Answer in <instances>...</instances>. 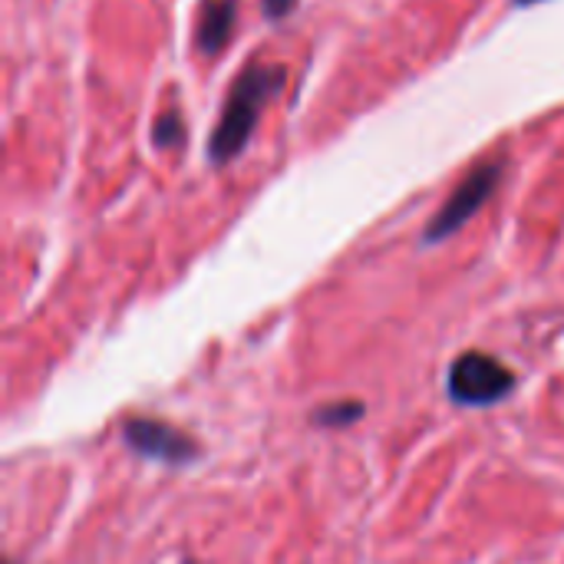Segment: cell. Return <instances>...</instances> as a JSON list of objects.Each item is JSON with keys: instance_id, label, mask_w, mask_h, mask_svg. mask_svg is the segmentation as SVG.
Segmentation results:
<instances>
[{"instance_id": "6da1fadb", "label": "cell", "mask_w": 564, "mask_h": 564, "mask_svg": "<svg viewBox=\"0 0 564 564\" xmlns=\"http://www.w3.org/2000/svg\"><path fill=\"white\" fill-rule=\"evenodd\" d=\"M284 83H288V69L281 63H251L235 79V86L225 99L221 119L208 139V159L215 165H228L231 159H238L245 152L268 99H274L284 89Z\"/></svg>"}, {"instance_id": "7a4b0ae2", "label": "cell", "mask_w": 564, "mask_h": 564, "mask_svg": "<svg viewBox=\"0 0 564 564\" xmlns=\"http://www.w3.org/2000/svg\"><path fill=\"white\" fill-rule=\"evenodd\" d=\"M512 387H516V373L502 360L482 350H466L449 367V397L463 406L499 403L502 397L512 393Z\"/></svg>"}, {"instance_id": "3957f363", "label": "cell", "mask_w": 564, "mask_h": 564, "mask_svg": "<svg viewBox=\"0 0 564 564\" xmlns=\"http://www.w3.org/2000/svg\"><path fill=\"white\" fill-rule=\"evenodd\" d=\"M502 172H506V165L499 162V159H492V162H482V165H476L463 182H459V188L446 198V205L436 212V218L430 221V228H426V241L430 245H436V241H446L449 235H456L492 195H496V188H499V182H502Z\"/></svg>"}, {"instance_id": "277c9868", "label": "cell", "mask_w": 564, "mask_h": 564, "mask_svg": "<svg viewBox=\"0 0 564 564\" xmlns=\"http://www.w3.org/2000/svg\"><path fill=\"white\" fill-rule=\"evenodd\" d=\"M126 443L135 453L162 459V463H192L198 456V446L185 433H178L175 426L159 423V420H132V423H126Z\"/></svg>"}, {"instance_id": "5b68a950", "label": "cell", "mask_w": 564, "mask_h": 564, "mask_svg": "<svg viewBox=\"0 0 564 564\" xmlns=\"http://www.w3.org/2000/svg\"><path fill=\"white\" fill-rule=\"evenodd\" d=\"M238 0H202L198 13V50L205 56H218L235 30Z\"/></svg>"}, {"instance_id": "8992f818", "label": "cell", "mask_w": 564, "mask_h": 564, "mask_svg": "<svg viewBox=\"0 0 564 564\" xmlns=\"http://www.w3.org/2000/svg\"><path fill=\"white\" fill-rule=\"evenodd\" d=\"M182 135H185V122H182V116H178L175 109L162 112V116L155 119V126H152V142H155L159 149H175V145L182 142Z\"/></svg>"}, {"instance_id": "52a82bcc", "label": "cell", "mask_w": 564, "mask_h": 564, "mask_svg": "<svg viewBox=\"0 0 564 564\" xmlns=\"http://www.w3.org/2000/svg\"><path fill=\"white\" fill-rule=\"evenodd\" d=\"M360 413H364L360 403H330V406H324L314 420H317L321 426H340V423L360 420Z\"/></svg>"}, {"instance_id": "ba28073f", "label": "cell", "mask_w": 564, "mask_h": 564, "mask_svg": "<svg viewBox=\"0 0 564 564\" xmlns=\"http://www.w3.org/2000/svg\"><path fill=\"white\" fill-rule=\"evenodd\" d=\"M261 7H264L268 20H284L297 7V0H261Z\"/></svg>"}, {"instance_id": "9c48e42d", "label": "cell", "mask_w": 564, "mask_h": 564, "mask_svg": "<svg viewBox=\"0 0 564 564\" xmlns=\"http://www.w3.org/2000/svg\"><path fill=\"white\" fill-rule=\"evenodd\" d=\"M516 7H529V3H539V0H512Z\"/></svg>"}]
</instances>
